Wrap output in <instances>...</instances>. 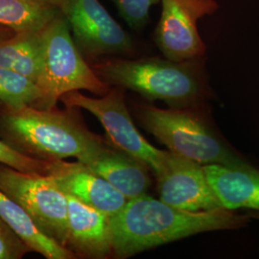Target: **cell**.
<instances>
[{
    "label": "cell",
    "instance_id": "obj_10",
    "mask_svg": "<svg viewBox=\"0 0 259 259\" xmlns=\"http://www.w3.org/2000/svg\"><path fill=\"white\" fill-rule=\"evenodd\" d=\"M159 200L187 211L224 208L209 185L204 165L167 151L161 170L156 175Z\"/></svg>",
    "mask_w": 259,
    "mask_h": 259
},
{
    "label": "cell",
    "instance_id": "obj_4",
    "mask_svg": "<svg viewBox=\"0 0 259 259\" xmlns=\"http://www.w3.org/2000/svg\"><path fill=\"white\" fill-rule=\"evenodd\" d=\"M200 107L162 110L143 106L139 118L144 128L166 145L169 151L203 165L248 164L214 130Z\"/></svg>",
    "mask_w": 259,
    "mask_h": 259
},
{
    "label": "cell",
    "instance_id": "obj_2",
    "mask_svg": "<svg viewBox=\"0 0 259 259\" xmlns=\"http://www.w3.org/2000/svg\"><path fill=\"white\" fill-rule=\"evenodd\" d=\"M7 142L28 156L47 160L76 157L88 163L107 146L67 111L32 106L7 109L0 118Z\"/></svg>",
    "mask_w": 259,
    "mask_h": 259
},
{
    "label": "cell",
    "instance_id": "obj_21",
    "mask_svg": "<svg viewBox=\"0 0 259 259\" xmlns=\"http://www.w3.org/2000/svg\"><path fill=\"white\" fill-rule=\"evenodd\" d=\"M31 250L0 217V259L22 258Z\"/></svg>",
    "mask_w": 259,
    "mask_h": 259
},
{
    "label": "cell",
    "instance_id": "obj_12",
    "mask_svg": "<svg viewBox=\"0 0 259 259\" xmlns=\"http://www.w3.org/2000/svg\"><path fill=\"white\" fill-rule=\"evenodd\" d=\"M67 199L66 247L90 257H105L111 252L110 217L73 196Z\"/></svg>",
    "mask_w": 259,
    "mask_h": 259
},
{
    "label": "cell",
    "instance_id": "obj_13",
    "mask_svg": "<svg viewBox=\"0 0 259 259\" xmlns=\"http://www.w3.org/2000/svg\"><path fill=\"white\" fill-rule=\"evenodd\" d=\"M207 181L223 207L259 210V170L250 164L204 165Z\"/></svg>",
    "mask_w": 259,
    "mask_h": 259
},
{
    "label": "cell",
    "instance_id": "obj_3",
    "mask_svg": "<svg viewBox=\"0 0 259 259\" xmlns=\"http://www.w3.org/2000/svg\"><path fill=\"white\" fill-rule=\"evenodd\" d=\"M93 69L107 84L129 89L173 107H200L209 95L201 58L184 62L166 58L111 60Z\"/></svg>",
    "mask_w": 259,
    "mask_h": 259
},
{
    "label": "cell",
    "instance_id": "obj_1",
    "mask_svg": "<svg viewBox=\"0 0 259 259\" xmlns=\"http://www.w3.org/2000/svg\"><path fill=\"white\" fill-rule=\"evenodd\" d=\"M249 221L248 216L226 208L183 210L146 193L128 200L119 212L110 217L111 251L126 258L198 233L239 229Z\"/></svg>",
    "mask_w": 259,
    "mask_h": 259
},
{
    "label": "cell",
    "instance_id": "obj_16",
    "mask_svg": "<svg viewBox=\"0 0 259 259\" xmlns=\"http://www.w3.org/2000/svg\"><path fill=\"white\" fill-rule=\"evenodd\" d=\"M42 31H23L0 39V67L37 83L42 58Z\"/></svg>",
    "mask_w": 259,
    "mask_h": 259
},
{
    "label": "cell",
    "instance_id": "obj_22",
    "mask_svg": "<svg viewBox=\"0 0 259 259\" xmlns=\"http://www.w3.org/2000/svg\"><path fill=\"white\" fill-rule=\"evenodd\" d=\"M7 31H11L9 29H7V28L3 27V26H0V39H2V38H5V37H7Z\"/></svg>",
    "mask_w": 259,
    "mask_h": 259
},
{
    "label": "cell",
    "instance_id": "obj_15",
    "mask_svg": "<svg viewBox=\"0 0 259 259\" xmlns=\"http://www.w3.org/2000/svg\"><path fill=\"white\" fill-rule=\"evenodd\" d=\"M0 217L31 250L47 259H70L74 252L42 232L27 211L0 190Z\"/></svg>",
    "mask_w": 259,
    "mask_h": 259
},
{
    "label": "cell",
    "instance_id": "obj_6",
    "mask_svg": "<svg viewBox=\"0 0 259 259\" xmlns=\"http://www.w3.org/2000/svg\"><path fill=\"white\" fill-rule=\"evenodd\" d=\"M0 190L20 204L47 235L66 247L67 199L49 177L0 163Z\"/></svg>",
    "mask_w": 259,
    "mask_h": 259
},
{
    "label": "cell",
    "instance_id": "obj_11",
    "mask_svg": "<svg viewBox=\"0 0 259 259\" xmlns=\"http://www.w3.org/2000/svg\"><path fill=\"white\" fill-rule=\"evenodd\" d=\"M65 194H69L109 217L117 214L128 199L104 178L80 161H52L47 174Z\"/></svg>",
    "mask_w": 259,
    "mask_h": 259
},
{
    "label": "cell",
    "instance_id": "obj_9",
    "mask_svg": "<svg viewBox=\"0 0 259 259\" xmlns=\"http://www.w3.org/2000/svg\"><path fill=\"white\" fill-rule=\"evenodd\" d=\"M161 16L155 32L157 47L166 59L184 62L203 58L206 51L198 21L219 9L215 0H160Z\"/></svg>",
    "mask_w": 259,
    "mask_h": 259
},
{
    "label": "cell",
    "instance_id": "obj_7",
    "mask_svg": "<svg viewBox=\"0 0 259 259\" xmlns=\"http://www.w3.org/2000/svg\"><path fill=\"white\" fill-rule=\"evenodd\" d=\"M60 100L67 108H79L93 113L106 130L111 143L147 165L155 176L161 170L167 151L154 147L139 133L132 120L123 94L118 91H109L101 98H93L74 91L65 93Z\"/></svg>",
    "mask_w": 259,
    "mask_h": 259
},
{
    "label": "cell",
    "instance_id": "obj_18",
    "mask_svg": "<svg viewBox=\"0 0 259 259\" xmlns=\"http://www.w3.org/2000/svg\"><path fill=\"white\" fill-rule=\"evenodd\" d=\"M40 98L37 83L16 71L0 67V102L7 109L36 107Z\"/></svg>",
    "mask_w": 259,
    "mask_h": 259
},
{
    "label": "cell",
    "instance_id": "obj_5",
    "mask_svg": "<svg viewBox=\"0 0 259 259\" xmlns=\"http://www.w3.org/2000/svg\"><path fill=\"white\" fill-rule=\"evenodd\" d=\"M37 84L41 98L35 108L41 110L54 109L58 100L70 92L83 90L99 95L109 92L108 84L84 61L62 14L42 31V58Z\"/></svg>",
    "mask_w": 259,
    "mask_h": 259
},
{
    "label": "cell",
    "instance_id": "obj_14",
    "mask_svg": "<svg viewBox=\"0 0 259 259\" xmlns=\"http://www.w3.org/2000/svg\"><path fill=\"white\" fill-rule=\"evenodd\" d=\"M85 165L128 200L146 194L151 185L149 167L120 150L106 147Z\"/></svg>",
    "mask_w": 259,
    "mask_h": 259
},
{
    "label": "cell",
    "instance_id": "obj_17",
    "mask_svg": "<svg viewBox=\"0 0 259 259\" xmlns=\"http://www.w3.org/2000/svg\"><path fill=\"white\" fill-rule=\"evenodd\" d=\"M60 14L54 0H0V26L14 33L41 31Z\"/></svg>",
    "mask_w": 259,
    "mask_h": 259
},
{
    "label": "cell",
    "instance_id": "obj_8",
    "mask_svg": "<svg viewBox=\"0 0 259 259\" xmlns=\"http://www.w3.org/2000/svg\"><path fill=\"white\" fill-rule=\"evenodd\" d=\"M67 21L75 44L90 58L129 53L133 41L129 34L99 0H54Z\"/></svg>",
    "mask_w": 259,
    "mask_h": 259
},
{
    "label": "cell",
    "instance_id": "obj_20",
    "mask_svg": "<svg viewBox=\"0 0 259 259\" xmlns=\"http://www.w3.org/2000/svg\"><path fill=\"white\" fill-rule=\"evenodd\" d=\"M130 27L140 30L148 22L151 8L160 0H111Z\"/></svg>",
    "mask_w": 259,
    "mask_h": 259
},
{
    "label": "cell",
    "instance_id": "obj_19",
    "mask_svg": "<svg viewBox=\"0 0 259 259\" xmlns=\"http://www.w3.org/2000/svg\"><path fill=\"white\" fill-rule=\"evenodd\" d=\"M0 163L22 172L45 175L49 173L52 165L51 160L28 156L2 139H0Z\"/></svg>",
    "mask_w": 259,
    "mask_h": 259
}]
</instances>
